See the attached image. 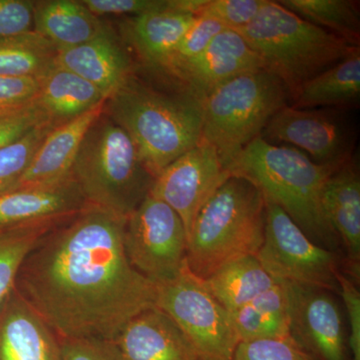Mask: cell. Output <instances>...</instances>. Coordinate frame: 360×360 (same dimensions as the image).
<instances>
[{
  "label": "cell",
  "mask_w": 360,
  "mask_h": 360,
  "mask_svg": "<svg viewBox=\"0 0 360 360\" xmlns=\"http://www.w3.org/2000/svg\"><path fill=\"white\" fill-rule=\"evenodd\" d=\"M51 127L39 125L18 141L0 148V195L14 191Z\"/></svg>",
  "instance_id": "f546056e"
},
{
  "label": "cell",
  "mask_w": 360,
  "mask_h": 360,
  "mask_svg": "<svg viewBox=\"0 0 360 360\" xmlns=\"http://www.w3.org/2000/svg\"><path fill=\"white\" fill-rule=\"evenodd\" d=\"M208 290L229 314L276 285L257 257L233 260L205 279Z\"/></svg>",
  "instance_id": "484cf974"
},
{
  "label": "cell",
  "mask_w": 360,
  "mask_h": 360,
  "mask_svg": "<svg viewBox=\"0 0 360 360\" xmlns=\"http://www.w3.org/2000/svg\"><path fill=\"white\" fill-rule=\"evenodd\" d=\"M58 52L35 32L0 39V77L42 78L56 65Z\"/></svg>",
  "instance_id": "4316f807"
},
{
  "label": "cell",
  "mask_w": 360,
  "mask_h": 360,
  "mask_svg": "<svg viewBox=\"0 0 360 360\" xmlns=\"http://www.w3.org/2000/svg\"><path fill=\"white\" fill-rule=\"evenodd\" d=\"M336 168L319 165L292 146L258 137L234 160L229 172L250 180L265 200L278 205L314 243L330 250L338 238L324 215L322 193Z\"/></svg>",
  "instance_id": "3957f363"
},
{
  "label": "cell",
  "mask_w": 360,
  "mask_h": 360,
  "mask_svg": "<svg viewBox=\"0 0 360 360\" xmlns=\"http://www.w3.org/2000/svg\"><path fill=\"white\" fill-rule=\"evenodd\" d=\"M41 124L46 123L33 101L21 108L0 110V148L18 141Z\"/></svg>",
  "instance_id": "836d02e7"
},
{
  "label": "cell",
  "mask_w": 360,
  "mask_h": 360,
  "mask_svg": "<svg viewBox=\"0 0 360 360\" xmlns=\"http://www.w3.org/2000/svg\"><path fill=\"white\" fill-rule=\"evenodd\" d=\"M224 27L219 21L207 16H196L191 27L187 30L172 54L165 72L170 75L172 71L184 65L187 61L200 56L210 45L213 39L224 32Z\"/></svg>",
  "instance_id": "4dcf8cb0"
},
{
  "label": "cell",
  "mask_w": 360,
  "mask_h": 360,
  "mask_svg": "<svg viewBox=\"0 0 360 360\" xmlns=\"http://www.w3.org/2000/svg\"><path fill=\"white\" fill-rule=\"evenodd\" d=\"M231 176L217 149L201 139L155 177L149 194L179 215L188 236L201 208Z\"/></svg>",
  "instance_id": "7c38bea8"
},
{
  "label": "cell",
  "mask_w": 360,
  "mask_h": 360,
  "mask_svg": "<svg viewBox=\"0 0 360 360\" xmlns=\"http://www.w3.org/2000/svg\"><path fill=\"white\" fill-rule=\"evenodd\" d=\"M56 226L37 227L0 236V303L15 288L18 272L26 257L40 239Z\"/></svg>",
  "instance_id": "f1b7e54d"
},
{
  "label": "cell",
  "mask_w": 360,
  "mask_h": 360,
  "mask_svg": "<svg viewBox=\"0 0 360 360\" xmlns=\"http://www.w3.org/2000/svg\"><path fill=\"white\" fill-rule=\"evenodd\" d=\"M71 176L89 205L125 217L148 195L155 179L129 135L104 111L85 134Z\"/></svg>",
  "instance_id": "8992f818"
},
{
  "label": "cell",
  "mask_w": 360,
  "mask_h": 360,
  "mask_svg": "<svg viewBox=\"0 0 360 360\" xmlns=\"http://www.w3.org/2000/svg\"><path fill=\"white\" fill-rule=\"evenodd\" d=\"M34 32V1L0 0V39Z\"/></svg>",
  "instance_id": "e575fe53"
},
{
  "label": "cell",
  "mask_w": 360,
  "mask_h": 360,
  "mask_svg": "<svg viewBox=\"0 0 360 360\" xmlns=\"http://www.w3.org/2000/svg\"><path fill=\"white\" fill-rule=\"evenodd\" d=\"M89 205L71 179L44 187H26L0 195V236L42 226H56Z\"/></svg>",
  "instance_id": "5bb4252c"
},
{
  "label": "cell",
  "mask_w": 360,
  "mask_h": 360,
  "mask_svg": "<svg viewBox=\"0 0 360 360\" xmlns=\"http://www.w3.org/2000/svg\"><path fill=\"white\" fill-rule=\"evenodd\" d=\"M124 250L139 274L156 285L167 283L186 265V227L170 206L148 193L127 217Z\"/></svg>",
  "instance_id": "30bf717a"
},
{
  "label": "cell",
  "mask_w": 360,
  "mask_h": 360,
  "mask_svg": "<svg viewBox=\"0 0 360 360\" xmlns=\"http://www.w3.org/2000/svg\"><path fill=\"white\" fill-rule=\"evenodd\" d=\"M283 283L288 295L291 338L316 360H347L343 315L330 291Z\"/></svg>",
  "instance_id": "4fadbf2b"
},
{
  "label": "cell",
  "mask_w": 360,
  "mask_h": 360,
  "mask_svg": "<svg viewBox=\"0 0 360 360\" xmlns=\"http://www.w3.org/2000/svg\"><path fill=\"white\" fill-rule=\"evenodd\" d=\"M238 32L257 52L264 70L283 82L291 101L309 80L359 49L270 0Z\"/></svg>",
  "instance_id": "5b68a950"
},
{
  "label": "cell",
  "mask_w": 360,
  "mask_h": 360,
  "mask_svg": "<svg viewBox=\"0 0 360 360\" xmlns=\"http://www.w3.org/2000/svg\"><path fill=\"white\" fill-rule=\"evenodd\" d=\"M233 360H316L291 336L239 342Z\"/></svg>",
  "instance_id": "1f68e13d"
},
{
  "label": "cell",
  "mask_w": 360,
  "mask_h": 360,
  "mask_svg": "<svg viewBox=\"0 0 360 360\" xmlns=\"http://www.w3.org/2000/svg\"><path fill=\"white\" fill-rule=\"evenodd\" d=\"M338 293L347 310L349 336L348 347L352 360H360V293L357 284L340 271L338 277Z\"/></svg>",
  "instance_id": "74e56055"
},
{
  "label": "cell",
  "mask_w": 360,
  "mask_h": 360,
  "mask_svg": "<svg viewBox=\"0 0 360 360\" xmlns=\"http://www.w3.org/2000/svg\"><path fill=\"white\" fill-rule=\"evenodd\" d=\"M106 97L94 84L56 65L40 80L33 103L51 129L89 112Z\"/></svg>",
  "instance_id": "44dd1931"
},
{
  "label": "cell",
  "mask_w": 360,
  "mask_h": 360,
  "mask_svg": "<svg viewBox=\"0 0 360 360\" xmlns=\"http://www.w3.org/2000/svg\"><path fill=\"white\" fill-rule=\"evenodd\" d=\"M264 68V63L238 32L224 30L200 56L179 66L170 75L184 91L200 103L210 92L232 78Z\"/></svg>",
  "instance_id": "9a60e30c"
},
{
  "label": "cell",
  "mask_w": 360,
  "mask_h": 360,
  "mask_svg": "<svg viewBox=\"0 0 360 360\" xmlns=\"http://www.w3.org/2000/svg\"><path fill=\"white\" fill-rule=\"evenodd\" d=\"M103 111L129 135L155 179L201 141L198 99L161 91L134 75L105 99Z\"/></svg>",
  "instance_id": "7a4b0ae2"
},
{
  "label": "cell",
  "mask_w": 360,
  "mask_h": 360,
  "mask_svg": "<svg viewBox=\"0 0 360 360\" xmlns=\"http://www.w3.org/2000/svg\"><path fill=\"white\" fill-rule=\"evenodd\" d=\"M266 0H207L200 15L212 18L226 30L238 32L257 18Z\"/></svg>",
  "instance_id": "d6a6232c"
},
{
  "label": "cell",
  "mask_w": 360,
  "mask_h": 360,
  "mask_svg": "<svg viewBox=\"0 0 360 360\" xmlns=\"http://www.w3.org/2000/svg\"><path fill=\"white\" fill-rule=\"evenodd\" d=\"M266 203L250 180L231 175L212 194L187 236L188 269L205 281L225 264L257 255L264 239Z\"/></svg>",
  "instance_id": "277c9868"
},
{
  "label": "cell",
  "mask_w": 360,
  "mask_h": 360,
  "mask_svg": "<svg viewBox=\"0 0 360 360\" xmlns=\"http://www.w3.org/2000/svg\"><path fill=\"white\" fill-rule=\"evenodd\" d=\"M324 215L347 253V274L355 283L360 277V179L350 158L329 175L322 193Z\"/></svg>",
  "instance_id": "ac0fdd59"
},
{
  "label": "cell",
  "mask_w": 360,
  "mask_h": 360,
  "mask_svg": "<svg viewBox=\"0 0 360 360\" xmlns=\"http://www.w3.org/2000/svg\"><path fill=\"white\" fill-rule=\"evenodd\" d=\"M56 65L94 84L106 98L132 75L129 56L110 28L84 44L59 51Z\"/></svg>",
  "instance_id": "ffe728a7"
},
{
  "label": "cell",
  "mask_w": 360,
  "mask_h": 360,
  "mask_svg": "<svg viewBox=\"0 0 360 360\" xmlns=\"http://www.w3.org/2000/svg\"><path fill=\"white\" fill-rule=\"evenodd\" d=\"M106 30L108 25L90 13L82 0L34 1V32L58 51L84 44Z\"/></svg>",
  "instance_id": "603a6c76"
},
{
  "label": "cell",
  "mask_w": 360,
  "mask_h": 360,
  "mask_svg": "<svg viewBox=\"0 0 360 360\" xmlns=\"http://www.w3.org/2000/svg\"><path fill=\"white\" fill-rule=\"evenodd\" d=\"M265 203L264 243L255 255L265 271L277 283L338 292L335 253L314 243L276 203Z\"/></svg>",
  "instance_id": "9c48e42d"
},
{
  "label": "cell",
  "mask_w": 360,
  "mask_h": 360,
  "mask_svg": "<svg viewBox=\"0 0 360 360\" xmlns=\"http://www.w3.org/2000/svg\"><path fill=\"white\" fill-rule=\"evenodd\" d=\"M283 82L269 70L243 73L212 90L201 101V139L217 149L229 172L231 163L288 105Z\"/></svg>",
  "instance_id": "52a82bcc"
},
{
  "label": "cell",
  "mask_w": 360,
  "mask_h": 360,
  "mask_svg": "<svg viewBox=\"0 0 360 360\" xmlns=\"http://www.w3.org/2000/svg\"><path fill=\"white\" fill-rule=\"evenodd\" d=\"M269 143L285 142L302 149L319 165L338 167L352 158L354 132L340 110L283 106L260 135Z\"/></svg>",
  "instance_id": "8fae6325"
},
{
  "label": "cell",
  "mask_w": 360,
  "mask_h": 360,
  "mask_svg": "<svg viewBox=\"0 0 360 360\" xmlns=\"http://www.w3.org/2000/svg\"><path fill=\"white\" fill-rule=\"evenodd\" d=\"M97 18L104 15H144L169 8V0H82Z\"/></svg>",
  "instance_id": "d590c367"
},
{
  "label": "cell",
  "mask_w": 360,
  "mask_h": 360,
  "mask_svg": "<svg viewBox=\"0 0 360 360\" xmlns=\"http://www.w3.org/2000/svg\"><path fill=\"white\" fill-rule=\"evenodd\" d=\"M127 220L87 205L47 232L21 265L16 288L59 338L112 341L155 307L156 284L125 253Z\"/></svg>",
  "instance_id": "6da1fadb"
},
{
  "label": "cell",
  "mask_w": 360,
  "mask_h": 360,
  "mask_svg": "<svg viewBox=\"0 0 360 360\" xmlns=\"http://www.w3.org/2000/svg\"><path fill=\"white\" fill-rule=\"evenodd\" d=\"M231 319L239 342L288 338L290 311L283 283H276L231 312Z\"/></svg>",
  "instance_id": "cb8c5ba5"
},
{
  "label": "cell",
  "mask_w": 360,
  "mask_h": 360,
  "mask_svg": "<svg viewBox=\"0 0 360 360\" xmlns=\"http://www.w3.org/2000/svg\"><path fill=\"white\" fill-rule=\"evenodd\" d=\"M130 18L127 35L146 65L165 70L172 54L196 16L172 8Z\"/></svg>",
  "instance_id": "7402d4cb"
},
{
  "label": "cell",
  "mask_w": 360,
  "mask_h": 360,
  "mask_svg": "<svg viewBox=\"0 0 360 360\" xmlns=\"http://www.w3.org/2000/svg\"><path fill=\"white\" fill-rule=\"evenodd\" d=\"M0 360H61L58 336L16 286L0 303Z\"/></svg>",
  "instance_id": "2e32d148"
},
{
  "label": "cell",
  "mask_w": 360,
  "mask_h": 360,
  "mask_svg": "<svg viewBox=\"0 0 360 360\" xmlns=\"http://www.w3.org/2000/svg\"><path fill=\"white\" fill-rule=\"evenodd\" d=\"M112 342L120 360H200L179 326L155 307L132 319Z\"/></svg>",
  "instance_id": "e0dca14e"
},
{
  "label": "cell",
  "mask_w": 360,
  "mask_h": 360,
  "mask_svg": "<svg viewBox=\"0 0 360 360\" xmlns=\"http://www.w3.org/2000/svg\"><path fill=\"white\" fill-rule=\"evenodd\" d=\"M281 6L338 35L354 46H359L360 18L359 2L352 0H281Z\"/></svg>",
  "instance_id": "83f0119b"
},
{
  "label": "cell",
  "mask_w": 360,
  "mask_h": 360,
  "mask_svg": "<svg viewBox=\"0 0 360 360\" xmlns=\"http://www.w3.org/2000/svg\"><path fill=\"white\" fill-rule=\"evenodd\" d=\"M61 360H120L111 340L59 338Z\"/></svg>",
  "instance_id": "8d00e7d4"
},
{
  "label": "cell",
  "mask_w": 360,
  "mask_h": 360,
  "mask_svg": "<svg viewBox=\"0 0 360 360\" xmlns=\"http://www.w3.org/2000/svg\"><path fill=\"white\" fill-rule=\"evenodd\" d=\"M41 78L0 77V110L21 108L32 103Z\"/></svg>",
  "instance_id": "f35d334b"
},
{
  "label": "cell",
  "mask_w": 360,
  "mask_h": 360,
  "mask_svg": "<svg viewBox=\"0 0 360 360\" xmlns=\"http://www.w3.org/2000/svg\"><path fill=\"white\" fill-rule=\"evenodd\" d=\"M360 96V52L355 49L345 59L311 78L298 91L292 106L297 108H345L356 103Z\"/></svg>",
  "instance_id": "d4e9b609"
},
{
  "label": "cell",
  "mask_w": 360,
  "mask_h": 360,
  "mask_svg": "<svg viewBox=\"0 0 360 360\" xmlns=\"http://www.w3.org/2000/svg\"><path fill=\"white\" fill-rule=\"evenodd\" d=\"M104 103L72 122L52 129L37 149L15 189L54 186L71 179L75 158L90 125L103 113Z\"/></svg>",
  "instance_id": "d6986e66"
},
{
  "label": "cell",
  "mask_w": 360,
  "mask_h": 360,
  "mask_svg": "<svg viewBox=\"0 0 360 360\" xmlns=\"http://www.w3.org/2000/svg\"><path fill=\"white\" fill-rule=\"evenodd\" d=\"M155 307L179 326L200 360H233L239 341L231 314L187 264L179 276L158 284Z\"/></svg>",
  "instance_id": "ba28073f"
}]
</instances>
